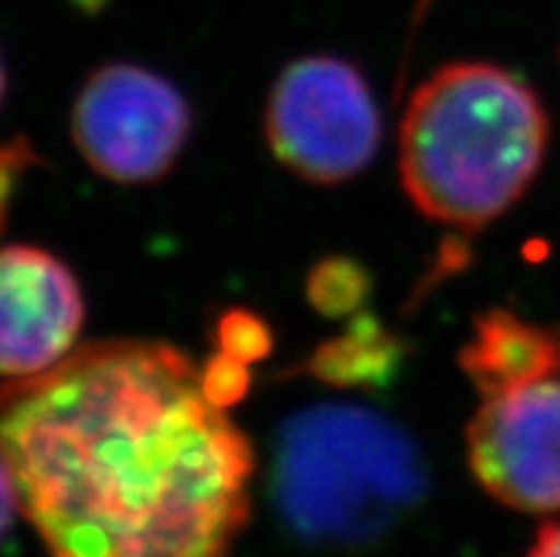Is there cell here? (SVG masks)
<instances>
[{"mask_svg":"<svg viewBox=\"0 0 560 557\" xmlns=\"http://www.w3.org/2000/svg\"><path fill=\"white\" fill-rule=\"evenodd\" d=\"M424 464L410 438L373 409L319 404L284 423L277 503L293 530L325 544H359L421 501Z\"/></svg>","mask_w":560,"mask_h":557,"instance_id":"cell-3","label":"cell"},{"mask_svg":"<svg viewBox=\"0 0 560 557\" xmlns=\"http://www.w3.org/2000/svg\"><path fill=\"white\" fill-rule=\"evenodd\" d=\"M526 557H560V521L544 523Z\"/></svg>","mask_w":560,"mask_h":557,"instance_id":"cell-14","label":"cell"},{"mask_svg":"<svg viewBox=\"0 0 560 557\" xmlns=\"http://www.w3.org/2000/svg\"><path fill=\"white\" fill-rule=\"evenodd\" d=\"M21 509V498H18V487H14L12 469H9L7 459L0 455V544L9 535L14 521V512Z\"/></svg>","mask_w":560,"mask_h":557,"instance_id":"cell-13","label":"cell"},{"mask_svg":"<svg viewBox=\"0 0 560 557\" xmlns=\"http://www.w3.org/2000/svg\"><path fill=\"white\" fill-rule=\"evenodd\" d=\"M458 361L481 398L560 379V325H535L510 311L483 313Z\"/></svg>","mask_w":560,"mask_h":557,"instance_id":"cell-8","label":"cell"},{"mask_svg":"<svg viewBox=\"0 0 560 557\" xmlns=\"http://www.w3.org/2000/svg\"><path fill=\"white\" fill-rule=\"evenodd\" d=\"M0 455L51 557H225L250 518V441L165 341H94L7 381Z\"/></svg>","mask_w":560,"mask_h":557,"instance_id":"cell-1","label":"cell"},{"mask_svg":"<svg viewBox=\"0 0 560 557\" xmlns=\"http://www.w3.org/2000/svg\"><path fill=\"white\" fill-rule=\"evenodd\" d=\"M265 135L279 163L296 177L339 185L376 156L382 117L353 63L313 55L277 80L265 108Z\"/></svg>","mask_w":560,"mask_h":557,"instance_id":"cell-4","label":"cell"},{"mask_svg":"<svg viewBox=\"0 0 560 557\" xmlns=\"http://www.w3.org/2000/svg\"><path fill=\"white\" fill-rule=\"evenodd\" d=\"M396 361V341L387 339L376 325H362L327 341L316 350L311 361V373L336 384H355L364 379H378Z\"/></svg>","mask_w":560,"mask_h":557,"instance_id":"cell-9","label":"cell"},{"mask_svg":"<svg viewBox=\"0 0 560 557\" xmlns=\"http://www.w3.org/2000/svg\"><path fill=\"white\" fill-rule=\"evenodd\" d=\"M469 469L498 503L560 509V379L483 395L467 427Z\"/></svg>","mask_w":560,"mask_h":557,"instance_id":"cell-6","label":"cell"},{"mask_svg":"<svg viewBox=\"0 0 560 557\" xmlns=\"http://www.w3.org/2000/svg\"><path fill=\"white\" fill-rule=\"evenodd\" d=\"M268 327L250 313L234 311L220 322V350L240 361H256L268 353Z\"/></svg>","mask_w":560,"mask_h":557,"instance_id":"cell-11","label":"cell"},{"mask_svg":"<svg viewBox=\"0 0 560 557\" xmlns=\"http://www.w3.org/2000/svg\"><path fill=\"white\" fill-rule=\"evenodd\" d=\"M3 92H7V74H3V60H0V100H3Z\"/></svg>","mask_w":560,"mask_h":557,"instance_id":"cell-16","label":"cell"},{"mask_svg":"<svg viewBox=\"0 0 560 557\" xmlns=\"http://www.w3.org/2000/svg\"><path fill=\"white\" fill-rule=\"evenodd\" d=\"M83 293L63 262L35 245L0 247V375L46 373L78 350Z\"/></svg>","mask_w":560,"mask_h":557,"instance_id":"cell-7","label":"cell"},{"mask_svg":"<svg viewBox=\"0 0 560 557\" xmlns=\"http://www.w3.org/2000/svg\"><path fill=\"white\" fill-rule=\"evenodd\" d=\"M362 282V276H355V268L348 262H325L311 279L313 304H319L327 313L345 311L355 302Z\"/></svg>","mask_w":560,"mask_h":557,"instance_id":"cell-10","label":"cell"},{"mask_svg":"<svg viewBox=\"0 0 560 557\" xmlns=\"http://www.w3.org/2000/svg\"><path fill=\"white\" fill-rule=\"evenodd\" d=\"M430 3L433 0H412V32L421 26V21H424L427 9H430Z\"/></svg>","mask_w":560,"mask_h":557,"instance_id":"cell-15","label":"cell"},{"mask_svg":"<svg viewBox=\"0 0 560 557\" xmlns=\"http://www.w3.org/2000/svg\"><path fill=\"white\" fill-rule=\"evenodd\" d=\"M191 135L183 94L154 71L131 63L97 69L71 112V137L100 177L154 183L177 163Z\"/></svg>","mask_w":560,"mask_h":557,"instance_id":"cell-5","label":"cell"},{"mask_svg":"<svg viewBox=\"0 0 560 557\" xmlns=\"http://www.w3.org/2000/svg\"><path fill=\"white\" fill-rule=\"evenodd\" d=\"M549 142L538 94L495 63H450L407 100L398 174L439 225L478 231L526 194Z\"/></svg>","mask_w":560,"mask_h":557,"instance_id":"cell-2","label":"cell"},{"mask_svg":"<svg viewBox=\"0 0 560 557\" xmlns=\"http://www.w3.org/2000/svg\"><path fill=\"white\" fill-rule=\"evenodd\" d=\"M202 375H206V387L211 398L222 407L234 404L248 387V364L222 353V350L213 359H208V364H202Z\"/></svg>","mask_w":560,"mask_h":557,"instance_id":"cell-12","label":"cell"}]
</instances>
